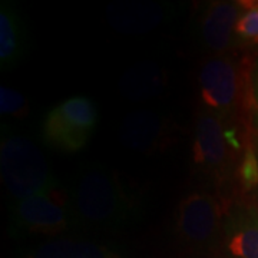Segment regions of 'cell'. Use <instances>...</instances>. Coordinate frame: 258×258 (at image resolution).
<instances>
[{"mask_svg":"<svg viewBox=\"0 0 258 258\" xmlns=\"http://www.w3.org/2000/svg\"><path fill=\"white\" fill-rule=\"evenodd\" d=\"M74 222L96 230H113L128 225L135 204L120 178L102 166L82 169L69 192Z\"/></svg>","mask_w":258,"mask_h":258,"instance_id":"cell-1","label":"cell"},{"mask_svg":"<svg viewBox=\"0 0 258 258\" xmlns=\"http://www.w3.org/2000/svg\"><path fill=\"white\" fill-rule=\"evenodd\" d=\"M0 171L3 184L16 203L59 188L42 151L20 135L9 134L2 139Z\"/></svg>","mask_w":258,"mask_h":258,"instance_id":"cell-2","label":"cell"},{"mask_svg":"<svg viewBox=\"0 0 258 258\" xmlns=\"http://www.w3.org/2000/svg\"><path fill=\"white\" fill-rule=\"evenodd\" d=\"M98 112L86 96H72L47 112L42 138L49 147L62 152L81 151L92 137Z\"/></svg>","mask_w":258,"mask_h":258,"instance_id":"cell-3","label":"cell"},{"mask_svg":"<svg viewBox=\"0 0 258 258\" xmlns=\"http://www.w3.org/2000/svg\"><path fill=\"white\" fill-rule=\"evenodd\" d=\"M74 222L69 194L60 188L18 201L10 210V224L18 231L39 235H56Z\"/></svg>","mask_w":258,"mask_h":258,"instance_id":"cell-4","label":"cell"},{"mask_svg":"<svg viewBox=\"0 0 258 258\" xmlns=\"http://www.w3.org/2000/svg\"><path fill=\"white\" fill-rule=\"evenodd\" d=\"M224 212L218 200L208 192H191L176 210L175 228L185 245L203 249L221 237Z\"/></svg>","mask_w":258,"mask_h":258,"instance_id":"cell-5","label":"cell"},{"mask_svg":"<svg viewBox=\"0 0 258 258\" xmlns=\"http://www.w3.org/2000/svg\"><path fill=\"white\" fill-rule=\"evenodd\" d=\"M204 111L214 112L225 119L238 99V72L230 57L217 55L204 62L198 76Z\"/></svg>","mask_w":258,"mask_h":258,"instance_id":"cell-6","label":"cell"},{"mask_svg":"<svg viewBox=\"0 0 258 258\" xmlns=\"http://www.w3.org/2000/svg\"><path fill=\"white\" fill-rule=\"evenodd\" d=\"M228 144L224 118L214 112H201L194 134L195 165L205 174L222 179L228 165Z\"/></svg>","mask_w":258,"mask_h":258,"instance_id":"cell-7","label":"cell"},{"mask_svg":"<svg viewBox=\"0 0 258 258\" xmlns=\"http://www.w3.org/2000/svg\"><path fill=\"white\" fill-rule=\"evenodd\" d=\"M220 240L225 258H258V208H230L224 215Z\"/></svg>","mask_w":258,"mask_h":258,"instance_id":"cell-8","label":"cell"},{"mask_svg":"<svg viewBox=\"0 0 258 258\" xmlns=\"http://www.w3.org/2000/svg\"><path fill=\"white\" fill-rule=\"evenodd\" d=\"M241 15L240 3L214 2L200 20V40L205 49L222 55L232 45L235 26Z\"/></svg>","mask_w":258,"mask_h":258,"instance_id":"cell-9","label":"cell"},{"mask_svg":"<svg viewBox=\"0 0 258 258\" xmlns=\"http://www.w3.org/2000/svg\"><path fill=\"white\" fill-rule=\"evenodd\" d=\"M106 16L109 25L120 33L141 35L164 23L168 10L155 2L119 0L108 6Z\"/></svg>","mask_w":258,"mask_h":258,"instance_id":"cell-10","label":"cell"},{"mask_svg":"<svg viewBox=\"0 0 258 258\" xmlns=\"http://www.w3.org/2000/svg\"><path fill=\"white\" fill-rule=\"evenodd\" d=\"M123 147L137 152H154L166 139V119L155 111L138 109L128 113L119 128Z\"/></svg>","mask_w":258,"mask_h":258,"instance_id":"cell-11","label":"cell"},{"mask_svg":"<svg viewBox=\"0 0 258 258\" xmlns=\"http://www.w3.org/2000/svg\"><path fill=\"white\" fill-rule=\"evenodd\" d=\"M168 74L155 62L132 64L119 81L120 95L132 102L154 99L166 91Z\"/></svg>","mask_w":258,"mask_h":258,"instance_id":"cell-12","label":"cell"},{"mask_svg":"<svg viewBox=\"0 0 258 258\" xmlns=\"http://www.w3.org/2000/svg\"><path fill=\"white\" fill-rule=\"evenodd\" d=\"M26 55V30L18 9L10 3L0 8V66L12 69Z\"/></svg>","mask_w":258,"mask_h":258,"instance_id":"cell-13","label":"cell"},{"mask_svg":"<svg viewBox=\"0 0 258 258\" xmlns=\"http://www.w3.org/2000/svg\"><path fill=\"white\" fill-rule=\"evenodd\" d=\"M23 258H120V255L96 242L59 238L39 245Z\"/></svg>","mask_w":258,"mask_h":258,"instance_id":"cell-14","label":"cell"},{"mask_svg":"<svg viewBox=\"0 0 258 258\" xmlns=\"http://www.w3.org/2000/svg\"><path fill=\"white\" fill-rule=\"evenodd\" d=\"M240 3V2H238ZM247 8L238 18L235 26V36L247 43H258V2H241Z\"/></svg>","mask_w":258,"mask_h":258,"instance_id":"cell-15","label":"cell"},{"mask_svg":"<svg viewBox=\"0 0 258 258\" xmlns=\"http://www.w3.org/2000/svg\"><path fill=\"white\" fill-rule=\"evenodd\" d=\"M28 102L26 98L10 86L0 88V112L8 116H25L28 113Z\"/></svg>","mask_w":258,"mask_h":258,"instance_id":"cell-16","label":"cell"},{"mask_svg":"<svg viewBox=\"0 0 258 258\" xmlns=\"http://www.w3.org/2000/svg\"><path fill=\"white\" fill-rule=\"evenodd\" d=\"M241 182L244 185L245 189H248L251 186L257 184L258 181V162L255 159V155L254 152L248 149L245 152V157H244V161L241 164Z\"/></svg>","mask_w":258,"mask_h":258,"instance_id":"cell-17","label":"cell"}]
</instances>
